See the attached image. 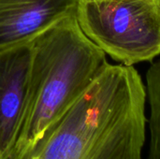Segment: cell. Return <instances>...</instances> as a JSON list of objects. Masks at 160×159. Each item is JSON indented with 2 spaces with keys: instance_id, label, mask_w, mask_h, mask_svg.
<instances>
[{
  "instance_id": "7a4b0ae2",
  "label": "cell",
  "mask_w": 160,
  "mask_h": 159,
  "mask_svg": "<svg viewBox=\"0 0 160 159\" xmlns=\"http://www.w3.org/2000/svg\"><path fill=\"white\" fill-rule=\"evenodd\" d=\"M76 15L32 40L27 107L10 159L28 153L109 64Z\"/></svg>"
},
{
  "instance_id": "8992f818",
  "label": "cell",
  "mask_w": 160,
  "mask_h": 159,
  "mask_svg": "<svg viewBox=\"0 0 160 159\" xmlns=\"http://www.w3.org/2000/svg\"><path fill=\"white\" fill-rule=\"evenodd\" d=\"M145 91L150 106L148 159H160V59L147 70Z\"/></svg>"
},
{
  "instance_id": "5b68a950",
  "label": "cell",
  "mask_w": 160,
  "mask_h": 159,
  "mask_svg": "<svg viewBox=\"0 0 160 159\" xmlns=\"http://www.w3.org/2000/svg\"><path fill=\"white\" fill-rule=\"evenodd\" d=\"M82 0H0V50L28 43L77 14Z\"/></svg>"
},
{
  "instance_id": "52a82bcc",
  "label": "cell",
  "mask_w": 160,
  "mask_h": 159,
  "mask_svg": "<svg viewBox=\"0 0 160 159\" xmlns=\"http://www.w3.org/2000/svg\"><path fill=\"white\" fill-rule=\"evenodd\" d=\"M120 1H132V0H120ZM147 1H155V0H147Z\"/></svg>"
},
{
  "instance_id": "6da1fadb",
  "label": "cell",
  "mask_w": 160,
  "mask_h": 159,
  "mask_svg": "<svg viewBox=\"0 0 160 159\" xmlns=\"http://www.w3.org/2000/svg\"><path fill=\"white\" fill-rule=\"evenodd\" d=\"M145 102L134 67L108 64L19 159H142Z\"/></svg>"
},
{
  "instance_id": "3957f363",
  "label": "cell",
  "mask_w": 160,
  "mask_h": 159,
  "mask_svg": "<svg viewBox=\"0 0 160 159\" xmlns=\"http://www.w3.org/2000/svg\"><path fill=\"white\" fill-rule=\"evenodd\" d=\"M76 17L83 33L123 65L160 54V0H82Z\"/></svg>"
},
{
  "instance_id": "277c9868",
  "label": "cell",
  "mask_w": 160,
  "mask_h": 159,
  "mask_svg": "<svg viewBox=\"0 0 160 159\" xmlns=\"http://www.w3.org/2000/svg\"><path fill=\"white\" fill-rule=\"evenodd\" d=\"M32 41L0 50V159H10L24 119Z\"/></svg>"
}]
</instances>
